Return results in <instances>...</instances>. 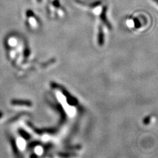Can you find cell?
I'll list each match as a JSON object with an SVG mask.
<instances>
[{
	"label": "cell",
	"instance_id": "obj_1",
	"mask_svg": "<svg viewBox=\"0 0 158 158\" xmlns=\"http://www.w3.org/2000/svg\"><path fill=\"white\" fill-rule=\"evenodd\" d=\"M48 10L49 14L52 17L63 18L65 16V11L61 7L59 0H49Z\"/></svg>",
	"mask_w": 158,
	"mask_h": 158
},
{
	"label": "cell",
	"instance_id": "obj_2",
	"mask_svg": "<svg viewBox=\"0 0 158 158\" xmlns=\"http://www.w3.org/2000/svg\"><path fill=\"white\" fill-rule=\"evenodd\" d=\"M26 18H27V23L28 26L33 29L35 30L39 27L40 23L38 18L34 15V13L31 11V10H28L26 12Z\"/></svg>",
	"mask_w": 158,
	"mask_h": 158
},
{
	"label": "cell",
	"instance_id": "obj_3",
	"mask_svg": "<svg viewBox=\"0 0 158 158\" xmlns=\"http://www.w3.org/2000/svg\"><path fill=\"white\" fill-rule=\"evenodd\" d=\"M153 1H154L156 3H157L158 5V0H153Z\"/></svg>",
	"mask_w": 158,
	"mask_h": 158
},
{
	"label": "cell",
	"instance_id": "obj_4",
	"mask_svg": "<svg viewBox=\"0 0 158 158\" xmlns=\"http://www.w3.org/2000/svg\"><path fill=\"white\" fill-rule=\"evenodd\" d=\"M36 2H37L38 3H40V2H42V0H36Z\"/></svg>",
	"mask_w": 158,
	"mask_h": 158
}]
</instances>
